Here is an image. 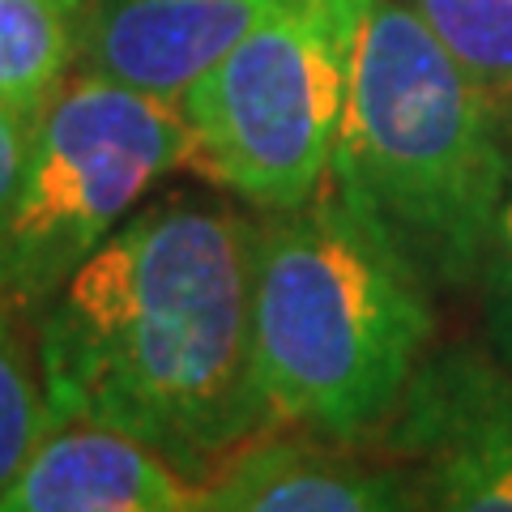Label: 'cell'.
Here are the masks:
<instances>
[{
	"label": "cell",
	"mask_w": 512,
	"mask_h": 512,
	"mask_svg": "<svg viewBox=\"0 0 512 512\" xmlns=\"http://www.w3.org/2000/svg\"><path fill=\"white\" fill-rule=\"evenodd\" d=\"M256 222L214 197L141 205L43 303L52 419L124 431L210 483L265 431L252 363Z\"/></svg>",
	"instance_id": "cell-1"
},
{
	"label": "cell",
	"mask_w": 512,
	"mask_h": 512,
	"mask_svg": "<svg viewBox=\"0 0 512 512\" xmlns=\"http://www.w3.org/2000/svg\"><path fill=\"white\" fill-rule=\"evenodd\" d=\"M427 278L329 167L295 210L256 227L252 363L265 423L329 444L389 427L427 363Z\"/></svg>",
	"instance_id": "cell-2"
},
{
	"label": "cell",
	"mask_w": 512,
	"mask_h": 512,
	"mask_svg": "<svg viewBox=\"0 0 512 512\" xmlns=\"http://www.w3.org/2000/svg\"><path fill=\"white\" fill-rule=\"evenodd\" d=\"M500 111L406 0H367L333 171L427 286L483 278L512 163Z\"/></svg>",
	"instance_id": "cell-3"
},
{
	"label": "cell",
	"mask_w": 512,
	"mask_h": 512,
	"mask_svg": "<svg viewBox=\"0 0 512 512\" xmlns=\"http://www.w3.org/2000/svg\"><path fill=\"white\" fill-rule=\"evenodd\" d=\"M363 13L367 0H278L180 99L192 167L265 214L308 201L338 154Z\"/></svg>",
	"instance_id": "cell-4"
},
{
	"label": "cell",
	"mask_w": 512,
	"mask_h": 512,
	"mask_svg": "<svg viewBox=\"0 0 512 512\" xmlns=\"http://www.w3.org/2000/svg\"><path fill=\"white\" fill-rule=\"evenodd\" d=\"M180 103L77 69L35 120L0 231V299L43 308L163 175L192 167Z\"/></svg>",
	"instance_id": "cell-5"
},
{
	"label": "cell",
	"mask_w": 512,
	"mask_h": 512,
	"mask_svg": "<svg viewBox=\"0 0 512 512\" xmlns=\"http://www.w3.org/2000/svg\"><path fill=\"white\" fill-rule=\"evenodd\" d=\"M393 440L423 461L427 512H512V376L487 359L423 363Z\"/></svg>",
	"instance_id": "cell-6"
},
{
	"label": "cell",
	"mask_w": 512,
	"mask_h": 512,
	"mask_svg": "<svg viewBox=\"0 0 512 512\" xmlns=\"http://www.w3.org/2000/svg\"><path fill=\"white\" fill-rule=\"evenodd\" d=\"M278 0H90L82 69L180 103Z\"/></svg>",
	"instance_id": "cell-7"
},
{
	"label": "cell",
	"mask_w": 512,
	"mask_h": 512,
	"mask_svg": "<svg viewBox=\"0 0 512 512\" xmlns=\"http://www.w3.org/2000/svg\"><path fill=\"white\" fill-rule=\"evenodd\" d=\"M0 512H205V483L124 431L60 419L0 491Z\"/></svg>",
	"instance_id": "cell-8"
},
{
	"label": "cell",
	"mask_w": 512,
	"mask_h": 512,
	"mask_svg": "<svg viewBox=\"0 0 512 512\" xmlns=\"http://www.w3.org/2000/svg\"><path fill=\"white\" fill-rule=\"evenodd\" d=\"M205 512H427L410 474L329 440H248L205 483Z\"/></svg>",
	"instance_id": "cell-9"
},
{
	"label": "cell",
	"mask_w": 512,
	"mask_h": 512,
	"mask_svg": "<svg viewBox=\"0 0 512 512\" xmlns=\"http://www.w3.org/2000/svg\"><path fill=\"white\" fill-rule=\"evenodd\" d=\"M90 0H0V103L39 120L82 64Z\"/></svg>",
	"instance_id": "cell-10"
},
{
	"label": "cell",
	"mask_w": 512,
	"mask_h": 512,
	"mask_svg": "<svg viewBox=\"0 0 512 512\" xmlns=\"http://www.w3.org/2000/svg\"><path fill=\"white\" fill-rule=\"evenodd\" d=\"M500 107H512V0H406Z\"/></svg>",
	"instance_id": "cell-11"
},
{
	"label": "cell",
	"mask_w": 512,
	"mask_h": 512,
	"mask_svg": "<svg viewBox=\"0 0 512 512\" xmlns=\"http://www.w3.org/2000/svg\"><path fill=\"white\" fill-rule=\"evenodd\" d=\"M52 423L56 419L39 380V363L26 355L9 320V303L0 299V491L13 483V474L26 466Z\"/></svg>",
	"instance_id": "cell-12"
},
{
	"label": "cell",
	"mask_w": 512,
	"mask_h": 512,
	"mask_svg": "<svg viewBox=\"0 0 512 512\" xmlns=\"http://www.w3.org/2000/svg\"><path fill=\"white\" fill-rule=\"evenodd\" d=\"M483 286H487L491 342H495V350H500L504 367L512 372V163H508V188H504L500 218H495V231H491Z\"/></svg>",
	"instance_id": "cell-13"
},
{
	"label": "cell",
	"mask_w": 512,
	"mask_h": 512,
	"mask_svg": "<svg viewBox=\"0 0 512 512\" xmlns=\"http://www.w3.org/2000/svg\"><path fill=\"white\" fill-rule=\"evenodd\" d=\"M30 137H35V120H26L13 107L0 103V231H5L13 192H18V180H22Z\"/></svg>",
	"instance_id": "cell-14"
}]
</instances>
